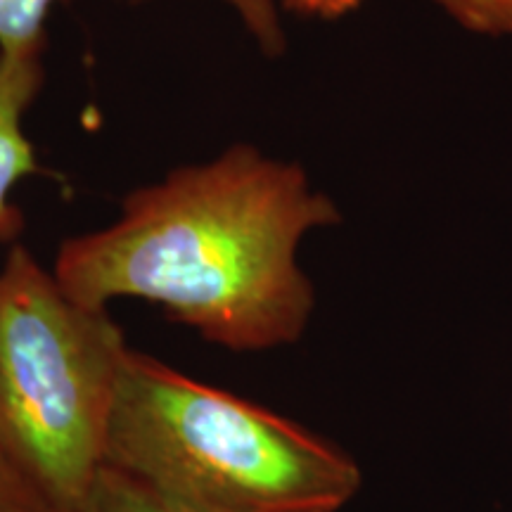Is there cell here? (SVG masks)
<instances>
[{
  "label": "cell",
  "instance_id": "cell-1",
  "mask_svg": "<svg viewBox=\"0 0 512 512\" xmlns=\"http://www.w3.org/2000/svg\"><path fill=\"white\" fill-rule=\"evenodd\" d=\"M339 221L302 166L235 145L133 190L112 226L64 242L53 273L81 304L145 299L204 342L259 354L309 330L316 290L299 247Z\"/></svg>",
  "mask_w": 512,
  "mask_h": 512
},
{
  "label": "cell",
  "instance_id": "cell-2",
  "mask_svg": "<svg viewBox=\"0 0 512 512\" xmlns=\"http://www.w3.org/2000/svg\"><path fill=\"white\" fill-rule=\"evenodd\" d=\"M105 465L181 512H342L363 489L361 465L344 448L131 347Z\"/></svg>",
  "mask_w": 512,
  "mask_h": 512
},
{
  "label": "cell",
  "instance_id": "cell-3",
  "mask_svg": "<svg viewBox=\"0 0 512 512\" xmlns=\"http://www.w3.org/2000/svg\"><path fill=\"white\" fill-rule=\"evenodd\" d=\"M128 344L110 311L76 302L27 247L0 266V439L43 503L76 512L105 465Z\"/></svg>",
  "mask_w": 512,
  "mask_h": 512
},
{
  "label": "cell",
  "instance_id": "cell-4",
  "mask_svg": "<svg viewBox=\"0 0 512 512\" xmlns=\"http://www.w3.org/2000/svg\"><path fill=\"white\" fill-rule=\"evenodd\" d=\"M43 48L0 53V245H15L24 216L10 192L38 171L34 145L24 136V114L41 91Z\"/></svg>",
  "mask_w": 512,
  "mask_h": 512
},
{
  "label": "cell",
  "instance_id": "cell-5",
  "mask_svg": "<svg viewBox=\"0 0 512 512\" xmlns=\"http://www.w3.org/2000/svg\"><path fill=\"white\" fill-rule=\"evenodd\" d=\"M55 0H0V53L46 48V19ZM233 5L266 53L285 48L283 29L271 0H226Z\"/></svg>",
  "mask_w": 512,
  "mask_h": 512
},
{
  "label": "cell",
  "instance_id": "cell-6",
  "mask_svg": "<svg viewBox=\"0 0 512 512\" xmlns=\"http://www.w3.org/2000/svg\"><path fill=\"white\" fill-rule=\"evenodd\" d=\"M76 512H181L136 477L102 465Z\"/></svg>",
  "mask_w": 512,
  "mask_h": 512
},
{
  "label": "cell",
  "instance_id": "cell-7",
  "mask_svg": "<svg viewBox=\"0 0 512 512\" xmlns=\"http://www.w3.org/2000/svg\"><path fill=\"white\" fill-rule=\"evenodd\" d=\"M432 3L472 34L512 38V0H432Z\"/></svg>",
  "mask_w": 512,
  "mask_h": 512
},
{
  "label": "cell",
  "instance_id": "cell-8",
  "mask_svg": "<svg viewBox=\"0 0 512 512\" xmlns=\"http://www.w3.org/2000/svg\"><path fill=\"white\" fill-rule=\"evenodd\" d=\"M31 505H48L38 498L31 486L24 482L19 470L12 463L8 448L0 439V512H17Z\"/></svg>",
  "mask_w": 512,
  "mask_h": 512
},
{
  "label": "cell",
  "instance_id": "cell-9",
  "mask_svg": "<svg viewBox=\"0 0 512 512\" xmlns=\"http://www.w3.org/2000/svg\"><path fill=\"white\" fill-rule=\"evenodd\" d=\"M294 12H302L309 17L337 19L354 12L363 0H285Z\"/></svg>",
  "mask_w": 512,
  "mask_h": 512
},
{
  "label": "cell",
  "instance_id": "cell-10",
  "mask_svg": "<svg viewBox=\"0 0 512 512\" xmlns=\"http://www.w3.org/2000/svg\"><path fill=\"white\" fill-rule=\"evenodd\" d=\"M17 512H69V510L53 508V505H31V508H24V510H17Z\"/></svg>",
  "mask_w": 512,
  "mask_h": 512
},
{
  "label": "cell",
  "instance_id": "cell-11",
  "mask_svg": "<svg viewBox=\"0 0 512 512\" xmlns=\"http://www.w3.org/2000/svg\"><path fill=\"white\" fill-rule=\"evenodd\" d=\"M510 425H512V408H510Z\"/></svg>",
  "mask_w": 512,
  "mask_h": 512
}]
</instances>
